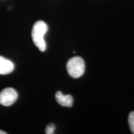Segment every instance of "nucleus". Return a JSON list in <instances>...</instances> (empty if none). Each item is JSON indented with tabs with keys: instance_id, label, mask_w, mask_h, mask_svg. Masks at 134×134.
<instances>
[{
	"instance_id": "nucleus-3",
	"label": "nucleus",
	"mask_w": 134,
	"mask_h": 134,
	"mask_svg": "<svg viewBox=\"0 0 134 134\" xmlns=\"http://www.w3.org/2000/svg\"><path fill=\"white\" fill-rule=\"evenodd\" d=\"M18 97V93L14 89L6 88L0 92V104L4 106H9L16 102Z\"/></svg>"
},
{
	"instance_id": "nucleus-8",
	"label": "nucleus",
	"mask_w": 134,
	"mask_h": 134,
	"mask_svg": "<svg viewBox=\"0 0 134 134\" xmlns=\"http://www.w3.org/2000/svg\"><path fill=\"white\" fill-rule=\"evenodd\" d=\"M0 134H6V132H5L4 131H3V130H0Z\"/></svg>"
},
{
	"instance_id": "nucleus-1",
	"label": "nucleus",
	"mask_w": 134,
	"mask_h": 134,
	"mask_svg": "<svg viewBox=\"0 0 134 134\" xmlns=\"http://www.w3.org/2000/svg\"><path fill=\"white\" fill-rule=\"evenodd\" d=\"M47 31V25L42 21H37L34 25L32 30V38L34 43L41 52H44L46 50V43L44 36Z\"/></svg>"
},
{
	"instance_id": "nucleus-5",
	"label": "nucleus",
	"mask_w": 134,
	"mask_h": 134,
	"mask_svg": "<svg viewBox=\"0 0 134 134\" xmlns=\"http://www.w3.org/2000/svg\"><path fill=\"white\" fill-rule=\"evenodd\" d=\"M55 99L60 105L64 107H71L73 105V99L71 95H65L60 91L55 94Z\"/></svg>"
},
{
	"instance_id": "nucleus-2",
	"label": "nucleus",
	"mask_w": 134,
	"mask_h": 134,
	"mask_svg": "<svg viewBox=\"0 0 134 134\" xmlns=\"http://www.w3.org/2000/svg\"><path fill=\"white\" fill-rule=\"evenodd\" d=\"M66 69L68 74L72 78H80L85 73V62L80 57H75L71 58L67 63Z\"/></svg>"
},
{
	"instance_id": "nucleus-6",
	"label": "nucleus",
	"mask_w": 134,
	"mask_h": 134,
	"mask_svg": "<svg viewBox=\"0 0 134 134\" xmlns=\"http://www.w3.org/2000/svg\"><path fill=\"white\" fill-rule=\"evenodd\" d=\"M129 124L130 129L132 132L134 133V111L131 112L129 115Z\"/></svg>"
},
{
	"instance_id": "nucleus-7",
	"label": "nucleus",
	"mask_w": 134,
	"mask_h": 134,
	"mask_svg": "<svg viewBox=\"0 0 134 134\" xmlns=\"http://www.w3.org/2000/svg\"><path fill=\"white\" fill-rule=\"evenodd\" d=\"M55 130V125L50 124L48 125L46 129V133L47 134H52L54 133V131Z\"/></svg>"
},
{
	"instance_id": "nucleus-4",
	"label": "nucleus",
	"mask_w": 134,
	"mask_h": 134,
	"mask_svg": "<svg viewBox=\"0 0 134 134\" xmlns=\"http://www.w3.org/2000/svg\"><path fill=\"white\" fill-rule=\"evenodd\" d=\"M14 69V65L7 58L0 56V75L11 73Z\"/></svg>"
}]
</instances>
